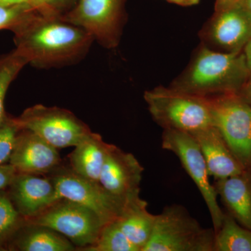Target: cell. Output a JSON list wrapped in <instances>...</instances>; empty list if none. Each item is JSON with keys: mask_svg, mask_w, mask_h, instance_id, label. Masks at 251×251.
I'll return each mask as SVG.
<instances>
[{"mask_svg": "<svg viewBox=\"0 0 251 251\" xmlns=\"http://www.w3.org/2000/svg\"><path fill=\"white\" fill-rule=\"evenodd\" d=\"M24 221L11 202L6 190L0 191V251H6L9 241Z\"/></svg>", "mask_w": 251, "mask_h": 251, "instance_id": "cell-23", "label": "cell"}, {"mask_svg": "<svg viewBox=\"0 0 251 251\" xmlns=\"http://www.w3.org/2000/svg\"><path fill=\"white\" fill-rule=\"evenodd\" d=\"M243 90H244V99H245L248 103H250L251 105V72H250V75H249V78L244 84V87H243Z\"/></svg>", "mask_w": 251, "mask_h": 251, "instance_id": "cell-28", "label": "cell"}, {"mask_svg": "<svg viewBox=\"0 0 251 251\" xmlns=\"http://www.w3.org/2000/svg\"><path fill=\"white\" fill-rule=\"evenodd\" d=\"M17 173L6 191L24 219H30L60 200L49 176Z\"/></svg>", "mask_w": 251, "mask_h": 251, "instance_id": "cell-13", "label": "cell"}, {"mask_svg": "<svg viewBox=\"0 0 251 251\" xmlns=\"http://www.w3.org/2000/svg\"><path fill=\"white\" fill-rule=\"evenodd\" d=\"M207 98L213 126L245 170L251 168V104L236 94Z\"/></svg>", "mask_w": 251, "mask_h": 251, "instance_id": "cell-5", "label": "cell"}, {"mask_svg": "<svg viewBox=\"0 0 251 251\" xmlns=\"http://www.w3.org/2000/svg\"><path fill=\"white\" fill-rule=\"evenodd\" d=\"M27 64V59L16 49L0 56V123L8 114L4 108L5 98L8 89Z\"/></svg>", "mask_w": 251, "mask_h": 251, "instance_id": "cell-21", "label": "cell"}, {"mask_svg": "<svg viewBox=\"0 0 251 251\" xmlns=\"http://www.w3.org/2000/svg\"><path fill=\"white\" fill-rule=\"evenodd\" d=\"M110 146L101 135L92 131L74 147V151L69 155L72 171L85 179L99 182Z\"/></svg>", "mask_w": 251, "mask_h": 251, "instance_id": "cell-18", "label": "cell"}, {"mask_svg": "<svg viewBox=\"0 0 251 251\" xmlns=\"http://www.w3.org/2000/svg\"><path fill=\"white\" fill-rule=\"evenodd\" d=\"M206 37L213 45L240 52L251 39V12L235 2L215 9Z\"/></svg>", "mask_w": 251, "mask_h": 251, "instance_id": "cell-12", "label": "cell"}, {"mask_svg": "<svg viewBox=\"0 0 251 251\" xmlns=\"http://www.w3.org/2000/svg\"><path fill=\"white\" fill-rule=\"evenodd\" d=\"M143 171L134 155L110 144L99 183L112 196L129 202L140 197Z\"/></svg>", "mask_w": 251, "mask_h": 251, "instance_id": "cell-11", "label": "cell"}, {"mask_svg": "<svg viewBox=\"0 0 251 251\" xmlns=\"http://www.w3.org/2000/svg\"><path fill=\"white\" fill-rule=\"evenodd\" d=\"M218 196L241 226L251 230V183L246 171L242 174L216 180Z\"/></svg>", "mask_w": 251, "mask_h": 251, "instance_id": "cell-17", "label": "cell"}, {"mask_svg": "<svg viewBox=\"0 0 251 251\" xmlns=\"http://www.w3.org/2000/svg\"><path fill=\"white\" fill-rule=\"evenodd\" d=\"M34 9L28 4L11 6L0 5V30H12Z\"/></svg>", "mask_w": 251, "mask_h": 251, "instance_id": "cell-25", "label": "cell"}, {"mask_svg": "<svg viewBox=\"0 0 251 251\" xmlns=\"http://www.w3.org/2000/svg\"><path fill=\"white\" fill-rule=\"evenodd\" d=\"M21 129H27L60 150L75 147L92 133L90 127L73 112L58 107L36 104L16 117Z\"/></svg>", "mask_w": 251, "mask_h": 251, "instance_id": "cell-7", "label": "cell"}, {"mask_svg": "<svg viewBox=\"0 0 251 251\" xmlns=\"http://www.w3.org/2000/svg\"><path fill=\"white\" fill-rule=\"evenodd\" d=\"M250 75L245 56L202 47L172 88L202 97L236 94Z\"/></svg>", "mask_w": 251, "mask_h": 251, "instance_id": "cell-2", "label": "cell"}, {"mask_svg": "<svg viewBox=\"0 0 251 251\" xmlns=\"http://www.w3.org/2000/svg\"><path fill=\"white\" fill-rule=\"evenodd\" d=\"M84 251H140L130 242L117 224V221L105 225L97 240Z\"/></svg>", "mask_w": 251, "mask_h": 251, "instance_id": "cell-22", "label": "cell"}, {"mask_svg": "<svg viewBox=\"0 0 251 251\" xmlns=\"http://www.w3.org/2000/svg\"><path fill=\"white\" fill-rule=\"evenodd\" d=\"M144 99L151 117L164 130L191 133L213 125L207 97L158 87L146 91Z\"/></svg>", "mask_w": 251, "mask_h": 251, "instance_id": "cell-3", "label": "cell"}, {"mask_svg": "<svg viewBox=\"0 0 251 251\" xmlns=\"http://www.w3.org/2000/svg\"><path fill=\"white\" fill-rule=\"evenodd\" d=\"M60 199H67L87 206L95 212L104 226L117 221L128 202L112 196L98 181L85 179L72 168L59 167L49 175Z\"/></svg>", "mask_w": 251, "mask_h": 251, "instance_id": "cell-9", "label": "cell"}, {"mask_svg": "<svg viewBox=\"0 0 251 251\" xmlns=\"http://www.w3.org/2000/svg\"><path fill=\"white\" fill-rule=\"evenodd\" d=\"M215 232L204 228L182 206L172 204L156 215L143 251H214Z\"/></svg>", "mask_w": 251, "mask_h": 251, "instance_id": "cell-4", "label": "cell"}, {"mask_svg": "<svg viewBox=\"0 0 251 251\" xmlns=\"http://www.w3.org/2000/svg\"><path fill=\"white\" fill-rule=\"evenodd\" d=\"M78 0H31L30 5L43 14L62 16L71 11Z\"/></svg>", "mask_w": 251, "mask_h": 251, "instance_id": "cell-26", "label": "cell"}, {"mask_svg": "<svg viewBox=\"0 0 251 251\" xmlns=\"http://www.w3.org/2000/svg\"><path fill=\"white\" fill-rule=\"evenodd\" d=\"M31 0H0V5L5 6H16V5L30 4Z\"/></svg>", "mask_w": 251, "mask_h": 251, "instance_id": "cell-30", "label": "cell"}, {"mask_svg": "<svg viewBox=\"0 0 251 251\" xmlns=\"http://www.w3.org/2000/svg\"><path fill=\"white\" fill-rule=\"evenodd\" d=\"M237 3L251 12V0H239Z\"/></svg>", "mask_w": 251, "mask_h": 251, "instance_id": "cell-33", "label": "cell"}, {"mask_svg": "<svg viewBox=\"0 0 251 251\" xmlns=\"http://www.w3.org/2000/svg\"><path fill=\"white\" fill-rule=\"evenodd\" d=\"M9 164L17 173L49 175L62 166L58 150L34 132L21 129Z\"/></svg>", "mask_w": 251, "mask_h": 251, "instance_id": "cell-14", "label": "cell"}, {"mask_svg": "<svg viewBox=\"0 0 251 251\" xmlns=\"http://www.w3.org/2000/svg\"><path fill=\"white\" fill-rule=\"evenodd\" d=\"M166 1L179 6L187 7V6H196L199 4L201 0H166Z\"/></svg>", "mask_w": 251, "mask_h": 251, "instance_id": "cell-29", "label": "cell"}, {"mask_svg": "<svg viewBox=\"0 0 251 251\" xmlns=\"http://www.w3.org/2000/svg\"><path fill=\"white\" fill-rule=\"evenodd\" d=\"M162 148L171 151L179 158L183 168L196 185L210 214L213 229L217 232L225 214L218 202V195L209 180L205 160L197 142L186 132L164 130L162 135Z\"/></svg>", "mask_w": 251, "mask_h": 251, "instance_id": "cell-8", "label": "cell"}, {"mask_svg": "<svg viewBox=\"0 0 251 251\" xmlns=\"http://www.w3.org/2000/svg\"><path fill=\"white\" fill-rule=\"evenodd\" d=\"M155 221L156 215L148 210V203L139 197L127 203L117 222L126 237L143 251L152 234Z\"/></svg>", "mask_w": 251, "mask_h": 251, "instance_id": "cell-19", "label": "cell"}, {"mask_svg": "<svg viewBox=\"0 0 251 251\" xmlns=\"http://www.w3.org/2000/svg\"><path fill=\"white\" fill-rule=\"evenodd\" d=\"M190 134L197 142L202 151L209 176L215 180L236 176L246 171L214 126Z\"/></svg>", "mask_w": 251, "mask_h": 251, "instance_id": "cell-15", "label": "cell"}, {"mask_svg": "<svg viewBox=\"0 0 251 251\" xmlns=\"http://www.w3.org/2000/svg\"><path fill=\"white\" fill-rule=\"evenodd\" d=\"M21 129L16 117L9 114L0 123V166L9 163L16 138Z\"/></svg>", "mask_w": 251, "mask_h": 251, "instance_id": "cell-24", "label": "cell"}, {"mask_svg": "<svg viewBox=\"0 0 251 251\" xmlns=\"http://www.w3.org/2000/svg\"><path fill=\"white\" fill-rule=\"evenodd\" d=\"M125 0H78L64 21L83 28L107 49L116 47L124 19Z\"/></svg>", "mask_w": 251, "mask_h": 251, "instance_id": "cell-10", "label": "cell"}, {"mask_svg": "<svg viewBox=\"0 0 251 251\" xmlns=\"http://www.w3.org/2000/svg\"><path fill=\"white\" fill-rule=\"evenodd\" d=\"M16 50L38 69L72 65L88 53L94 41L83 28L60 16L34 9L11 30Z\"/></svg>", "mask_w": 251, "mask_h": 251, "instance_id": "cell-1", "label": "cell"}, {"mask_svg": "<svg viewBox=\"0 0 251 251\" xmlns=\"http://www.w3.org/2000/svg\"><path fill=\"white\" fill-rule=\"evenodd\" d=\"M237 1L239 0H216L215 9L233 4V3L237 2Z\"/></svg>", "mask_w": 251, "mask_h": 251, "instance_id": "cell-32", "label": "cell"}, {"mask_svg": "<svg viewBox=\"0 0 251 251\" xmlns=\"http://www.w3.org/2000/svg\"><path fill=\"white\" fill-rule=\"evenodd\" d=\"M25 221L53 229L80 251L96 242L104 226L93 211L67 199L59 200L40 214Z\"/></svg>", "mask_w": 251, "mask_h": 251, "instance_id": "cell-6", "label": "cell"}, {"mask_svg": "<svg viewBox=\"0 0 251 251\" xmlns=\"http://www.w3.org/2000/svg\"><path fill=\"white\" fill-rule=\"evenodd\" d=\"M214 251H251V230L241 226L230 215L225 214L215 232Z\"/></svg>", "mask_w": 251, "mask_h": 251, "instance_id": "cell-20", "label": "cell"}, {"mask_svg": "<svg viewBox=\"0 0 251 251\" xmlns=\"http://www.w3.org/2000/svg\"><path fill=\"white\" fill-rule=\"evenodd\" d=\"M76 247L53 229L24 223L8 244L9 251H74Z\"/></svg>", "mask_w": 251, "mask_h": 251, "instance_id": "cell-16", "label": "cell"}, {"mask_svg": "<svg viewBox=\"0 0 251 251\" xmlns=\"http://www.w3.org/2000/svg\"><path fill=\"white\" fill-rule=\"evenodd\" d=\"M244 54L245 56L246 62H247L249 72H251V39L246 44L244 48Z\"/></svg>", "mask_w": 251, "mask_h": 251, "instance_id": "cell-31", "label": "cell"}, {"mask_svg": "<svg viewBox=\"0 0 251 251\" xmlns=\"http://www.w3.org/2000/svg\"><path fill=\"white\" fill-rule=\"evenodd\" d=\"M16 174L17 171L9 163L0 166V191L7 188Z\"/></svg>", "mask_w": 251, "mask_h": 251, "instance_id": "cell-27", "label": "cell"}]
</instances>
